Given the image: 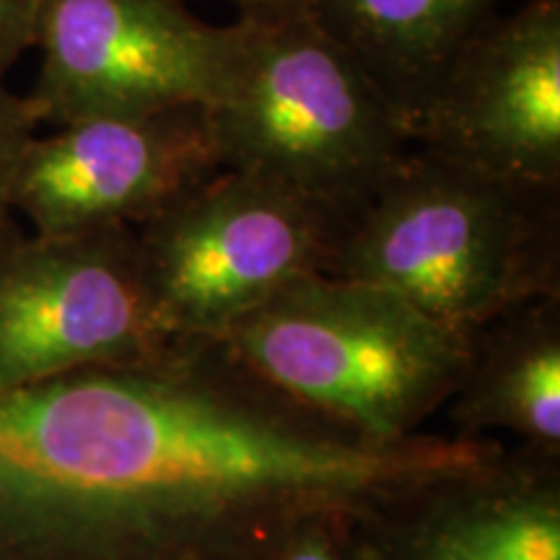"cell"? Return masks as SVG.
I'll use <instances>...</instances> for the list:
<instances>
[{"label": "cell", "mask_w": 560, "mask_h": 560, "mask_svg": "<svg viewBox=\"0 0 560 560\" xmlns=\"http://www.w3.org/2000/svg\"><path fill=\"white\" fill-rule=\"evenodd\" d=\"M39 70L26 94L42 125L202 104L223 79L226 26L182 0H39Z\"/></svg>", "instance_id": "7"}, {"label": "cell", "mask_w": 560, "mask_h": 560, "mask_svg": "<svg viewBox=\"0 0 560 560\" xmlns=\"http://www.w3.org/2000/svg\"><path fill=\"white\" fill-rule=\"evenodd\" d=\"M39 0H0V86L5 75L34 47Z\"/></svg>", "instance_id": "15"}, {"label": "cell", "mask_w": 560, "mask_h": 560, "mask_svg": "<svg viewBox=\"0 0 560 560\" xmlns=\"http://www.w3.org/2000/svg\"><path fill=\"white\" fill-rule=\"evenodd\" d=\"M416 143L493 177L560 187V0L490 19L446 68Z\"/></svg>", "instance_id": "9"}, {"label": "cell", "mask_w": 560, "mask_h": 560, "mask_svg": "<svg viewBox=\"0 0 560 560\" xmlns=\"http://www.w3.org/2000/svg\"><path fill=\"white\" fill-rule=\"evenodd\" d=\"M174 340L153 310L132 229L26 234L0 278V392L149 359Z\"/></svg>", "instance_id": "6"}, {"label": "cell", "mask_w": 560, "mask_h": 560, "mask_svg": "<svg viewBox=\"0 0 560 560\" xmlns=\"http://www.w3.org/2000/svg\"><path fill=\"white\" fill-rule=\"evenodd\" d=\"M353 529L371 560H560V457L501 446L402 490Z\"/></svg>", "instance_id": "10"}, {"label": "cell", "mask_w": 560, "mask_h": 560, "mask_svg": "<svg viewBox=\"0 0 560 560\" xmlns=\"http://www.w3.org/2000/svg\"><path fill=\"white\" fill-rule=\"evenodd\" d=\"M355 524L319 520L299 527L265 560H371Z\"/></svg>", "instance_id": "13"}, {"label": "cell", "mask_w": 560, "mask_h": 560, "mask_svg": "<svg viewBox=\"0 0 560 560\" xmlns=\"http://www.w3.org/2000/svg\"><path fill=\"white\" fill-rule=\"evenodd\" d=\"M39 132V120L26 96L0 86V219L11 213V185L30 140Z\"/></svg>", "instance_id": "14"}, {"label": "cell", "mask_w": 560, "mask_h": 560, "mask_svg": "<svg viewBox=\"0 0 560 560\" xmlns=\"http://www.w3.org/2000/svg\"><path fill=\"white\" fill-rule=\"evenodd\" d=\"M206 109L223 170L342 208H359L416 145L400 109L301 0L240 11Z\"/></svg>", "instance_id": "3"}, {"label": "cell", "mask_w": 560, "mask_h": 560, "mask_svg": "<svg viewBox=\"0 0 560 560\" xmlns=\"http://www.w3.org/2000/svg\"><path fill=\"white\" fill-rule=\"evenodd\" d=\"M325 272L395 291L470 335L514 306L560 296L558 190L416 143L353 210Z\"/></svg>", "instance_id": "2"}, {"label": "cell", "mask_w": 560, "mask_h": 560, "mask_svg": "<svg viewBox=\"0 0 560 560\" xmlns=\"http://www.w3.org/2000/svg\"><path fill=\"white\" fill-rule=\"evenodd\" d=\"M446 405L454 436L503 431L560 457V296L527 301L470 332V359Z\"/></svg>", "instance_id": "11"}, {"label": "cell", "mask_w": 560, "mask_h": 560, "mask_svg": "<svg viewBox=\"0 0 560 560\" xmlns=\"http://www.w3.org/2000/svg\"><path fill=\"white\" fill-rule=\"evenodd\" d=\"M219 340L280 395L384 444L420 436L470 359V335L330 272L285 285Z\"/></svg>", "instance_id": "4"}, {"label": "cell", "mask_w": 560, "mask_h": 560, "mask_svg": "<svg viewBox=\"0 0 560 560\" xmlns=\"http://www.w3.org/2000/svg\"><path fill=\"white\" fill-rule=\"evenodd\" d=\"M24 231L19 229V223L13 215H5V219H0V278H3L5 268H9L13 252H16V247L21 244V240H24Z\"/></svg>", "instance_id": "16"}, {"label": "cell", "mask_w": 560, "mask_h": 560, "mask_svg": "<svg viewBox=\"0 0 560 560\" xmlns=\"http://www.w3.org/2000/svg\"><path fill=\"white\" fill-rule=\"evenodd\" d=\"M361 62L416 136L425 104L501 0H301Z\"/></svg>", "instance_id": "12"}, {"label": "cell", "mask_w": 560, "mask_h": 560, "mask_svg": "<svg viewBox=\"0 0 560 560\" xmlns=\"http://www.w3.org/2000/svg\"><path fill=\"white\" fill-rule=\"evenodd\" d=\"M353 210L219 172L132 229L161 325L174 338L219 340L285 285L325 272Z\"/></svg>", "instance_id": "5"}, {"label": "cell", "mask_w": 560, "mask_h": 560, "mask_svg": "<svg viewBox=\"0 0 560 560\" xmlns=\"http://www.w3.org/2000/svg\"><path fill=\"white\" fill-rule=\"evenodd\" d=\"M185 3V0H182ZM240 11H252V9H262V5H272V3H283V0H231Z\"/></svg>", "instance_id": "17"}, {"label": "cell", "mask_w": 560, "mask_h": 560, "mask_svg": "<svg viewBox=\"0 0 560 560\" xmlns=\"http://www.w3.org/2000/svg\"><path fill=\"white\" fill-rule=\"evenodd\" d=\"M495 439L384 444L280 395L221 340L0 392V560H265L478 465Z\"/></svg>", "instance_id": "1"}, {"label": "cell", "mask_w": 560, "mask_h": 560, "mask_svg": "<svg viewBox=\"0 0 560 560\" xmlns=\"http://www.w3.org/2000/svg\"><path fill=\"white\" fill-rule=\"evenodd\" d=\"M219 172L202 104L89 117L30 140L9 206L34 236L136 229Z\"/></svg>", "instance_id": "8"}]
</instances>
